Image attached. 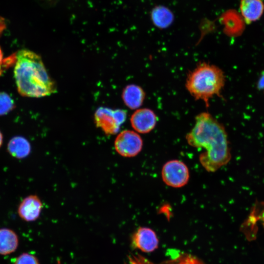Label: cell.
<instances>
[{
	"label": "cell",
	"instance_id": "obj_1",
	"mask_svg": "<svg viewBox=\"0 0 264 264\" xmlns=\"http://www.w3.org/2000/svg\"><path fill=\"white\" fill-rule=\"evenodd\" d=\"M189 145L205 151L199 156L202 166L209 172H215L226 165L231 154L227 134L224 126L208 112H201L195 118V124L186 135Z\"/></svg>",
	"mask_w": 264,
	"mask_h": 264
},
{
	"label": "cell",
	"instance_id": "obj_2",
	"mask_svg": "<svg viewBox=\"0 0 264 264\" xmlns=\"http://www.w3.org/2000/svg\"><path fill=\"white\" fill-rule=\"evenodd\" d=\"M15 61L14 78L22 96L40 98L57 91L56 85L40 55L28 49H21L15 54Z\"/></svg>",
	"mask_w": 264,
	"mask_h": 264
},
{
	"label": "cell",
	"instance_id": "obj_3",
	"mask_svg": "<svg viewBox=\"0 0 264 264\" xmlns=\"http://www.w3.org/2000/svg\"><path fill=\"white\" fill-rule=\"evenodd\" d=\"M224 84L225 76L221 69L202 63L189 73L186 88L194 98L203 101L208 106L210 98L220 95Z\"/></svg>",
	"mask_w": 264,
	"mask_h": 264
},
{
	"label": "cell",
	"instance_id": "obj_4",
	"mask_svg": "<svg viewBox=\"0 0 264 264\" xmlns=\"http://www.w3.org/2000/svg\"><path fill=\"white\" fill-rule=\"evenodd\" d=\"M126 118V110L121 109L113 110L106 107L98 108L94 116L96 127L101 129L107 135L117 133Z\"/></svg>",
	"mask_w": 264,
	"mask_h": 264
},
{
	"label": "cell",
	"instance_id": "obj_5",
	"mask_svg": "<svg viewBox=\"0 0 264 264\" xmlns=\"http://www.w3.org/2000/svg\"><path fill=\"white\" fill-rule=\"evenodd\" d=\"M161 176L164 182L174 188H180L188 183L190 174L187 165L179 160H170L163 165Z\"/></svg>",
	"mask_w": 264,
	"mask_h": 264
},
{
	"label": "cell",
	"instance_id": "obj_6",
	"mask_svg": "<svg viewBox=\"0 0 264 264\" xmlns=\"http://www.w3.org/2000/svg\"><path fill=\"white\" fill-rule=\"evenodd\" d=\"M114 145L118 154L124 157H132L137 155L141 152L143 141L137 132L131 130H124L116 136Z\"/></svg>",
	"mask_w": 264,
	"mask_h": 264
},
{
	"label": "cell",
	"instance_id": "obj_7",
	"mask_svg": "<svg viewBox=\"0 0 264 264\" xmlns=\"http://www.w3.org/2000/svg\"><path fill=\"white\" fill-rule=\"evenodd\" d=\"M133 129L141 133H147L155 127L157 117L154 112L147 108L137 109L133 113L130 119Z\"/></svg>",
	"mask_w": 264,
	"mask_h": 264
},
{
	"label": "cell",
	"instance_id": "obj_8",
	"mask_svg": "<svg viewBox=\"0 0 264 264\" xmlns=\"http://www.w3.org/2000/svg\"><path fill=\"white\" fill-rule=\"evenodd\" d=\"M43 205L36 195H31L22 199L19 204L18 213L20 217L26 221L36 220L40 216Z\"/></svg>",
	"mask_w": 264,
	"mask_h": 264
},
{
	"label": "cell",
	"instance_id": "obj_9",
	"mask_svg": "<svg viewBox=\"0 0 264 264\" xmlns=\"http://www.w3.org/2000/svg\"><path fill=\"white\" fill-rule=\"evenodd\" d=\"M134 246L144 252H151L158 245V239L155 232L147 227H140L132 237Z\"/></svg>",
	"mask_w": 264,
	"mask_h": 264
},
{
	"label": "cell",
	"instance_id": "obj_10",
	"mask_svg": "<svg viewBox=\"0 0 264 264\" xmlns=\"http://www.w3.org/2000/svg\"><path fill=\"white\" fill-rule=\"evenodd\" d=\"M240 9L245 22L249 24L261 17L264 4L262 0H241Z\"/></svg>",
	"mask_w": 264,
	"mask_h": 264
},
{
	"label": "cell",
	"instance_id": "obj_11",
	"mask_svg": "<svg viewBox=\"0 0 264 264\" xmlns=\"http://www.w3.org/2000/svg\"><path fill=\"white\" fill-rule=\"evenodd\" d=\"M122 99L125 104L131 109H137L142 105L145 97L143 89L135 85H129L123 89Z\"/></svg>",
	"mask_w": 264,
	"mask_h": 264
},
{
	"label": "cell",
	"instance_id": "obj_12",
	"mask_svg": "<svg viewBox=\"0 0 264 264\" xmlns=\"http://www.w3.org/2000/svg\"><path fill=\"white\" fill-rule=\"evenodd\" d=\"M7 150L13 157L22 159L26 157L30 154L31 146L29 142L24 137L16 136L9 141Z\"/></svg>",
	"mask_w": 264,
	"mask_h": 264
},
{
	"label": "cell",
	"instance_id": "obj_13",
	"mask_svg": "<svg viewBox=\"0 0 264 264\" xmlns=\"http://www.w3.org/2000/svg\"><path fill=\"white\" fill-rule=\"evenodd\" d=\"M19 243L16 233L8 228L0 229V254L5 255L14 252Z\"/></svg>",
	"mask_w": 264,
	"mask_h": 264
},
{
	"label": "cell",
	"instance_id": "obj_14",
	"mask_svg": "<svg viewBox=\"0 0 264 264\" xmlns=\"http://www.w3.org/2000/svg\"><path fill=\"white\" fill-rule=\"evenodd\" d=\"M152 21L154 25L159 28L168 27L173 22L174 15L172 11L164 6H157L152 11Z\"/></svg>",
	"mask_w": 264,
	"mask_h": 264
},
{
	"label": "cell",
	"instance_id": "obj_15",
	"mask_svg": "<svg viewBox=\"0 0 264 264\" xmlns=\"http://www.w3.org/2000/svg\"><path fill=\"white\" fill-rule=\"evenodd\" d=\"M14 107V100L9 95L4 92H0V116L7 114Z\"/></svg>",
	"mask_w": 264,
	"mask_h": 264
},
{
	"label": "cell",
	"instance_id": "obj_16",
	"mask_svg": "<svg viewBox=\"0 0 264 264\" xmlns=\"http://www.w3.org/2000/svg\"><path fill=\"white\" fill-rule=\"evenodd\" d=\"M14 264H39V262L34 256L24 253L16 259Z\"/></svg>",
	"mask_w": 264,
	"mask_h": 264
},
{
	"label": "cell",
	"instance_id": "obj_17",
	"mask_svg": "<svg viewBox=\"0 0 264 264\" xmlns=\"http://www.w3.org/2000/svg\"><path fill=\"white\" fill-rule=\"evenodd\" d=\"M257 88L264 92V70L262 72L257 83Z\"/></svg>",
	"mask_w": 264,
	"mask_h": 264
},
{
	"label": "cell",
	"instance_id": "obj_18",
	"mask_svg": "<svg viewBox=\"0 0 264 264\" xmlns=\"http://www.w3.org/2000/svg\"><path fill=\"white\" fill-rule=\"evenodd\" d=\"M3 56L1 48H0V75L2 72V66L3 64Z\"/></svg>",
	"mask_w": 264,
	"mask_h": 264
},
{
	"label": "cell",
	"instance_id": "obj_19",
	"mask_svg": "<svg viewBox=\"0 0 264 264\" xmlns=\"http://www.w3.org/2000/svg\"><path fill=\"white\" fill-rule=\"evenodd\" d=\"M3 139V135H2L1 131H0V148L1 147V146L2 144Z\"/></svg>",
	"mask_w": 264,
	"mask_h": 264
},
{
	"label": "cell",
	"instance_id": "obj_20",
	"mask_svg": "<svg viewBox=\"0 0 264 264\" xmlns=\"http://www.w3.org/2000/svg\"><path fill=\"white\" fill-rule=\"evenodd\" d=\"M263 218L264 220V213L263 215Z\"/></svg>",
	"mask_w": 264,
	"mask_h": 264
}]
</instances>
